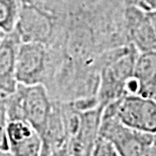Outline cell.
<instances>
[{
  "instance_id": "obj_1",
  "label": "cell",
  "mask_w": 156,
  "mask_h": 156,
  "mask_svg": "<svg viewBox=\"0 0 156 156\" xmlns=\"http://www.w3.org/2000/svg\"><path fill=\"white\" fill-rule=\"evenodd\" d=\"M64 12L41 0H23L13 32L21 43L36 42L51 47L61 35Z\"/></svg>"
},
{
  "instance_id": "obj_2",
  "label": "cell",
  "mask_w": 156,
  "mask_h": 156,
  "mask_svg": "<svg viewBox=\"0 0 156 156\" xmlns=\"http://www.w3.org/2000/svg\"><path fill=\"white\" fill-rule=\"evenodd\" d=\"M54 99L43 84L18 83L12 93L6 95L9 121L23 120L30 124L42 136L51 116Z\"/></svg>"
},
{
  "instance_id": "obj_3",
  "label": "cell",
  "mask_w": 156,
  "mask_h": 156,
  "mask_svg": "<svg viewBox=\"0 0 156 156\" xmlns=\"http://www.w3.org/2000/svg\"><path fill=\"white\" fill-rule=\"evenodd\" d=\"M104 116H116L125 126L144 133L156 134V99L142 95H126L110 102Z\"/></svg>"
},
{
  "instance_id": "obj_4",
  "label": "cell",
  "mask_w": 156,
  "mask_h": 156,
  "mask_svg": "<svg viewBox=\"0 0 156 156\" xmlns=\"http://www.w3.org/2000/svg\"><path fill=\"white\" fill-rule=\"evenodd\" d=\"M99 136L111 142L120 156H150L155 134L131 129L116 116L101 115Z\"/></svg>"
},
{
  "instance_id": "obj_5",
  "label": "cell",
  "mask_w": 156,
  "mask_h": 156,
  "mask_svg": "<svg viewBox=\"0 0 156 156\" xmlns=\"http://www.w3.org/2000/svg\"><path fill=\"white\" fill-rule=\"evenodd\" d=\"M53 69L51 49L42 43L23 42L16 56V80L24 85H47Z\"/></svg>"
},
{
  "instance_id": "obj_6",
  "label": "cell",
  "mask_w": 156,
  "mask_h": 156,
  "mask_svg": "<svg viewBox=\"0 0 156 156\" xmlns=\"http://www.w3.org/2000/svg\"><path fill=\"white\" fill-rule=\"evenodd\" d=\"M8 151L13 156H42L43 141L32 125L23 120L9 121L7 126Z\"/></svg>"
},
{
  "instance_id": "obj_7",
  "label": "cell",
  "mask_w": 156,
  "mask_h": 156,
  "mask_svg": "<svg viewBox=\"0 0 156 156\" xmlns=\"http://www.w3.org/2000/svg\"><path fill=\"white\" fill-rule=\"evenodd\" d=\"M104 107L81 113V123L78 132L65 145L72 156H90L99 137V128Z\"/></svg>"
},
{
  "instance_id": "obj_8",
  "label": "cell",
  "mask_w": 156,
  "mask_h": 156,
  "mask_svg": "<svg viewBox=\"0 0 156 156\" xmlns=\"http://www.w3.org/2000/svg\"><path fill=\"white\" fill-rule=\"evenodd\" d=\"M20 40L14 32L6 34L0 43V92L8 95L15 90L16 56Z\"/></svg>"
},
{
  "instance_id": "obj_9",
  "label": "cell",
  "mask_w": 156,
  "mask_h": 156,
  "mask_svg": "<svg viewBox=\"0 0 156 156\" xmlns=\"http://www.w3.org/2000/svg\"><path fill=\"white\" fill-rule=\"evenodd\" d=\"M41 138L43 141L42 156H51L66 145L68 138L61 113L60 101H54L51 116Z\"/></svg>"
},
{
  "instance_id": "obj_10",
  "label": "cell",
  "mask_w": 156,
  "mask_h": 156,
  "mask_svg": "<svg viewBox=\"0 0 156 156\" xmlns=\"http://www.w3.org/2000/svg\"><path fill=\"white\" fill-rule=\"evenodd\" d=\"M134 76L142 83L146 98L156 99L154 81L156 77V52L139 53L137 57Z\"/></svg>"
},
{
  "instance_id": "obj_11",
  "label": "cell",
  "mask_w": 156,
  "mask_h": 156,
  "mask_svg": "<svg viewBox=\"0 0 156 156\" xmlns=\"http://www.w3.org/2000/svg\"><path fill=\"white\" fill-rule=\"evenodd\" d=\"M23 0H0V30L12 33L16 26Z\"/></svg>"
},
{
  "instance_id": "obj_12",
  "label": "cell",
  "mask_w": 156,
  "mask_h": 156,
  "mask_svg": "<svg viewBox=\"0 0 156 156\" xmlns=\"http://www.w3.org/2000/svg\"><path fill=\"white\" fill-rule=\"evenodd\" d=\"M8 115L6 108V95L0 92V150H8L7 126Z\"/></svg>"
},
{
  "instance_id": "obj_13",
  "label": "cell",
  "mask_w": 156,
  "mask_h": 156,
  "mask_svg": "<svg viewBox=\"0 0 156 156\" xmlns=\"http://www.w3.org/2000/svg\"><path fill=\"white\" fill-rule=\"evenodd\" d=\"M90 156H120L111 142L99 136Z\"/></svg>"
},
{
  "instance_id": "obj_14",
  "label": "cell",
  "mask_w": 156,
  "mask_h": 156,
  "mask_svg": "<svg viewBox=\"0 0 156 156\" xmlns=\"http://www.w3.org/2000/svg\"><path fill=\"white\" fill-rule=\"evenodd\" d=\"M124 6H134L144 11L156 9V0H122Z\"/></svg>"
},
{
  "instance_id": "obj_15",
  "label": "cell",
  "mask_w": 156,
  "mask_h": 156,
  "mask_svg": "<svg viewBox=\"0 0 156 156\" xmlns=\"http://www.w3.org/2000/svg\"><path fill=\"white\" fill-rule=\"evenodd\" d=\"M147 14H148L149 20H150L151 27H152V29H153L154 36L156 38V9H154V10L147 11Z\"/></svg>"
},
{
  "instance_id": "obj_16",
  "label": "cell",
  "mask_w": 156,
  "mask_h": 156,
  "mask_svg": "<svg viewBox=\"0 0 156 156\" xmlns=\"http://www.w3.org/2000/svg\"><path fill=\"white\" fill-rule=\"evenodd\" d=\"M51 156H72L70 153H69V151L67 150V148L64 147L60 149V150H58L57 152H55V153H53Z\"/></svg>"
},
{
  "instance_id": "obj_17",
  "label": "cell",
  "mask_w": 156,
  "mask_h": 156,
  "mask_svg": "<svg viewBox=\"0 0 156 156\" xmlns=\"http://www.w3.org/2000/svg\"><path fill=\"white\" fill-rule=\"evenodd\" d=\"M150 156H156V134H155V137H154V142H153V145H152Z\"/></svg>"
},
{
  "instance_id": "obj_18",
  "label": "cell",
  "mask_w": 156,
  "mask_h": 156,
  "mask_svg": "<svg viewBox=\"0 0 156 156\" xmlns=\"http://www.w3.org/2000/svg\"><path fill=\"white\" fill-rule=\"evenodd\" d=\"M0 156H13L8 150H0Z\"/></svg>"
},
{
  "instance_id": "obj_19",
  "label": "cell",
  "mask_w": 156,
  "mask_h": 156,
  "mask_svg": "<svg viewBox=\"0 0 156 156\" xmlns=\"http://www.w3.org/2000/svg\"><path fill=\"white\" fill-rule=\"evenodd\" d=\"M6 35V34H4V33H2L1 30H0V43H1V41H2V39L4 38V36Z\"/></svg>"
}]
</instances>
